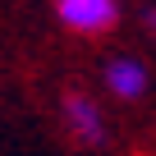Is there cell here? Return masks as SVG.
<instances>
[{"instance_id": "6da1fadb", "label": "cell", "mask_w": 156, "mask_h": 156, "mask_svg": "<svg viewBox=\"0 0 156 156\" xmlns=\"http://www.w3.org/2000/svg\"><path fill=\"white\" fill-rule=\"evenodd\" d=\"M55 19L78 37H101L119 23V0H55Z\"/></svg>"}, {"instance_id": "3957f363", "label": "cell", "mask_w": 156, "mask_h": 156, "mask_svg": "<svg viewBox=\"0 0 156 156\" xmlns=\"http://www.w3.org/2000/svg\"><path fill=\"white\" fill-rule=\"evenodd\" d=\"M106 87H110V97H119V101H142L147 97V87H151V73H147V64L138 60V55H115V60H106Z\"/></svg>"}, {"instance_id": "277c9868", "label": "cell", "mask_w": 156, "mask_h": 156, "mask_svg": "<svg viewBox=\"0 0 156 156\" xmlns=\"http://www.w3.org/2000/svg\"><path fill=\"white\" fill-rule=\"evenodd\" d=\"M147 28H151V32H156V9H151V14H147Z\"/></svg>"}, {"instance_id": "7a4b0ae2", "label": "cell", "mask_w": 156, "mask_h": 156, "mask_svg": "<svg viewBox=\"0 0 156 156\" xmlns=\"http://www.w3.org/2000/svg\"><path fill=\"white\" fill-rule=\"evenodd\" d=\"M60 115H64V124H69L73 142H83V147H106L110 129H106V119H101V106H97L87 92H64Z\"/></svg>"}]
</instances>
